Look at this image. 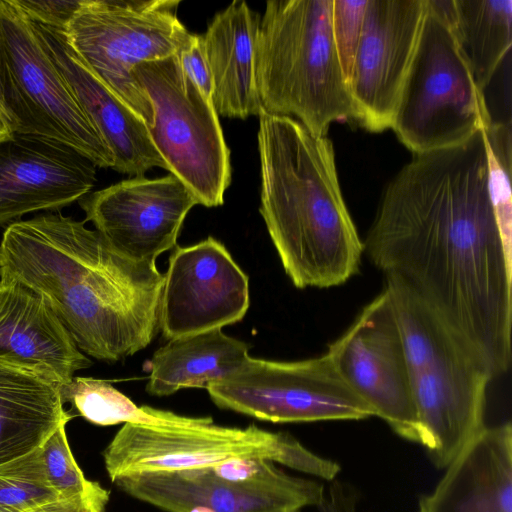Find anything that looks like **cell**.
<instances>
[{
	"label": "cell",
	"mask_w": 512,
	"mask_h": 512,
	"mask_svg": "<svg viewBox=\"0 0 512 512\" xmlns=\"http://www.w3.org/2000/svg\"><path fill=\"white\" fill-rule=\"evenodd\" d=\"M426 7L427 0H367L350 93L353 121L370 132L392 126Z\"/></svg>",
	"instance_id": "cell-15"
},
{
	"label": "cell",
	"mask_w": 512,
	"mask_h": 512,
	"mask_svg": "<svg viewBox=\"0 0 512 512\" xmlns=\"http://www.w3.org/2000/svg\"><path fill=\"white\" fill-rule=\"evenodd\" d=\"M64 404L70 402L89 422L109 426L119 423L153 427H192L209 424L211 417H189L149 406H137L102 379L73 377L60 389Z\"/></svg>",
	"instance_id": "cell-25"
},
{
	"label": "cell",
	"mask_w": 512,
	"mask_h": 512,
	"mask_svg": "<svg viewBox=\"0 0 512 512\" xmlns=\"http://www.w3.org/2000/svg\"><path fill=\"white\" fill-rule=\"evenodd\" d=\"M0 280L42 295L77 347L101 361L134 355L160 330L164 274L123 257L84 221L61 213L7 226Z\"/></svg>",
	"instance_id": "cell-2"
},
{
	"label": "cell",
	"mask_w": 512,
	"mask_h": 512,
	"mask_svg": "<svg viewBox=\"0 0 512 512\" xmlns=\"http://www.w3.org/2000/svg\"><path fill=\"white\" fill-rule=\"evenodd\" d=\"M391 303L408 365L421 444L433 465L446 468L486 426L489 382L479 352L428 304L406 288Z\"/></svg>",
	"instance_id": "cell-4"
},
{
	"label": "cell",
	"mask_w": 512,
	"mask_h": 512,
	"mask_svg": "<svg viewBox=\"0 0 512 512\" xmlns=\"http://www.w3.org/2000/svg\"><path fill=\"white\" fill-rule=\"evenodd\" d=\"M260 17L245 1L217 13L203 37L212 77V104L223 117L246 119L262 111L255 77Z\"/></svg>",
	"instance_id": "cell-21"
},
{
	"label": "cell",
	"mask_w": 512,
	"mask_h": 512,
	"mask_svg": "<svg viewBox=\"0 0 512 512\" xmlns=\"http://www.w3.org/2000/svg\"><path fill=\"white\" fill-rule=\"evenodd\" d=\"M491 121L484 92L460 51L442 0H427L391 129L419 154L463 144Z\"/></svg>",
	"instance_id": "cell-6"
},
{
	"label": "cell",
	"mask_w": 512,
	"mask_h": 512,
	"mask_svg": "<svg viewBox=\"0 0 512 512\" xmlns=\"http://www.w3.org/2000/svg\"><path fill=\"white\" fill-rule=\"evenodd\" d=\"M33 22L64 30L83 0H13Z\"/></svg>",
	"instance_id": "cell-30"
},
{
	"label": "cell",
	"mask_w": 512,
	"mask_h": 512,
	"mask_svg": "<svg viewBox=\"0 0 512 512\" xmlns=\"http://www.w3.org/2000/svg\"><path fill=\"white\" fill-rule=\"evenodd\" d=\"M232 466L230 460L194 470L138 473L114 483L166 512L300 511L324 501L321 483L291 476L273 462L248 478L238 476Z\"/></svg>",
	"instance_id": "cell-12"
},
{
	"label": "cell",
	"mask_w": 512,
	"mask_h": 512,
	"mask_svg": "<svg viewBox=\"0 0 512 512\" xmlns=\"http://www.w3.org/2000/svg\"><path fill=\"white\" fill-rule=\"evenodd\" d=\"M40 448L47 479L59 498L90 494L102 487L87 480L75 461L66 436V424L53 431Z\"/></svg>",
	"instance_id": "cell-28"
},
{
	"label": "cell",
	"mask_w": 512,
	"mask_h": 512,
	"mask_svg": "<svg viewBox=\"0 0 512 512\" xmlns=\"http://www.w3.org/2000/svg\"><path fill=\"white\" fill-rule=\"evenodd\" d=\"M57 498L40 447L0 464V512H27Z\"/></svg>",
	"instance_id": "cell-27"
},
{
	"label": "cell",
	"mask_w": 512,
	"mask_h": 512,
	"mask_svg": "<svg viewBox=\"0 0 512 512\" xmlns=\"http://www.w3.org/2000/svg\"><path fill=\"white\" fill-rule=\"evenodd\" d=\"M105 241L130 260L156 265L157 257L176 247L188 212L198 204L173 174L122 180L79 200Z\"/></svg>",
	"instance_id": "cell-16"
},
{
	"label": "cell",
	"mask_w": 512,
	"mask_h": 512,
	"mask_svg": "<svg viewBox=\"0 0 512 512\" xmlns=\"http://www.w3.org/2000/svg\"><path fill=\"white\" fill-rule=\"evenodd\" d=\"M346 384L402 438L419 443L408 365L389 294L384 288L329 345Z\"/></svg>",
	"instance_id": "cell-13"
},
{
	"label": "cell",
	"mask_w": 512,
	"mask_h": 512,
	"mask_svg": "<svg viewBox=\"0 0 512 512\" xmlns=\"http://www.w3.org/2000/svg\"><path fill=\"white\" fill-rule=\"evenodd\" d=\"M0 361L34 372L60 389L92 364L42 295L2 280Z\"/></svg>",
	"instance_id": "cell-19"
},
{
	"label": "cell",
	"mask_w": 512,
	"mask_h": 512,
	"mask_svg": "<svg viewBox=\"0 0 512 512\" xmlns=\"http://www.w3.org/2000/svg\"><path fill=\"white\" fill-rule=\"evenodd\" d=\"M249 345L221 328L169 340L149 361L146 391L169 396L187 388H204L235 372L249 357Z\"/></svg>",
	"instance_id": "cell-23"
},
{
	"label": "cell",
	"mask_w": 512,
	"mask_h": 512,
	"mask_svg": "<svg viewBox=\"0 0 512 512\" xmlns=\"http://www.w3.org/2000/svg\"><path fill=\"white\" fill-rule=\"evenodd\" d=\"M103 458L112 482L132 474L201 469L241 458H264L323 480H333L340 472L338 463L313 453L289 433L256 425L169 428L126 423Z\"/></svg>",
	"instance_id": "cell-7"
},
{
	"label": "cell",
	"mask_w": 512,
	"mask_h": 512,
	"mask_svg": "<svg viewBox=\"0 0 512 512\" xmlns=\"http://www.w3.org/2000/svg\"><path fill=\"white\" fill-rule=\"evenodd\" d=\"M268 512H300L298 510H293V511H268Z\"/></svg>",
	"instance_id": "cell-34"
},
{
	"label": "cell",
	"mask_w": 512,
	"mask_h": 512,
	"mask_svg": "<svg viewBox=\"0 0 512 512\" xmlns=\"http://www.w3.org/2000/svg\"><path fill=\"white\" fill-rule=\"evenodd\" d=\"M132 74L151 103L148 132L168 171L198 204L222 205L231 183L230 150L212 101L185 74L177 54L142 62Z\"/></svg>",
	"instance_id": "cell-10"
},
{
	"label": "cell",
	"mask_w": 512,
	"mask_h": 512,
	"mask_svg": "<svg viewBox=\"0 0 512 512\" xmlns=\"http://www.w3.org/2000/svg\"><path fill=\"white\" fill-rule=\"evenodd\" d=\"M177 57L185 74L211 100L212 77L202 35L192 34Z\"/></svg>",
	"instance_id": "cell-31"
},
{
	"label": "cell",
	"mask_w": 512,
	"mask_h": 512,
	"mask_svg": "<svg viewBox=\"0 0 512 512\" xmlns=\"http://www.w3.org/2000/svg\"><path fill=\"white\" fill-rule=\"evenodd\" d=\"M0 80L16 133L68 146L100 168L114 157L56 67L33 22L0 0Z\"/></svg>",
	"instance_id": "cell-8"
},
{
	"label": "cell",
	"mask_w": 512,
	"mask_h": 512,
	"mask_svg": "<svg viewBox=\"0 0 512 512\" xmlns=\"http://www.w3.org/2000/svg\"><path fill=\"white\" fill-rule=\"evenodd\" d=\"M178 0H83L62 31L79 59L147 124L149 98L132 70L176 55L191 33L177 16Z\"/></svg>",
	"instance_id": "cell-9"
},
{
	"label": "cell",
	"mask_w": 512,
	"mask_h": 512,
	"mask_svg": "<svg viewBox=\"0 0 512 512\" xmlns=\"http://www.w3.org/2000/svg\"><path fill=\"white\" fill-rule=\"evenodd\" d=\"M109 491L103 487L93 493L69 498H57L27 512H105Z\"/></svg>",
	"instance_id": "cell-32"
},
{
	"label": "cell",
	"mask_w": 512,
	"mask_h": 512,
	"mask_svg": "<svg viewBox=\"0 0 512 512\" xmlns=\"http://www.w3.org/2000/svg\"><path fill=\"white\" fill-rule=\"evenodd\" d=\"M260 213L295 287L330 288L359 272L364 252L341 193L333 144L297 120L261 111Z\"/></svg>",
	"instance_id": "cell-3"
},
{
	"label": "cell",
	"mask_w": 512,
	"mask_h": 512,
	"mask_svg": "<svg viewBox=\"0 0 512 512\" xmlns=\"http://www.w3.org/2000/svg\"><path fill=\"white\" fill-rule=\"evenodd\" d=\"M249 278L217 239L175 247L164 274L159 329L172 340L241 321Z\"/></svg>",
	"instance_id": "cell-14"
},
{
	"label": "cell",
	"mask_w": 512,
	"mask_h": 512,
	"mask_svg": "<svg viewBox=\"0 0 512 512\" xmlns=\"http://www.w3.org/2000/svg\"><path fill=\"white\" fill-rule=\"evenodd\" d=\"M367 0H333L331 27L338 60L347 86L354 67Z\"/></svg>",
	"instance_id": "cell-29"
},
{
	"label": "cell",
	"mask_w": 512,
	"mask_h": 512,
	"mask_svg": "<svg viewBox=\"0 0 512 512\" xmlns=\"http://www.w3.org/2000/svg\"><path fill=\"white\" fill-rule=\"evenodd\" d=\"M484 358L511 364L512 257L489 192L484 127L458 146L414 154L386 186L363 242Z\"/></svg>",
	"instance_id": "cell-1"
},
{
	"label": "cell",
	"mask_w": 512,
	"mask_h": 512,
	"mask_svg": "<svg viewBox=\"0 0 512 512\" xmlns=\"http://www.w3.org/2000/svg\"><path fill=\"white\" fill-rule=\"evenodd\" d=\"M333 0H269L260 18L255 77L262 110L291 117L312 134L354 117L336 52Z\"/></svg>",
	"instance_id": "cell-5"
},
{
	"label": "cell",
	"mask_w": 512,
	"mask_h": 512,
	"mask_svg": "<svg viewBox=\"0 0 512 512\" xmlns=\"http://www.w3.org/2000/svg\"><path fill=\"white\" fill-rule=\"evenodd\" d=\"M418 512H512V425L485 426L451 461Z\"/></svg>",
	"instance_id": "cell-20"
},
{
	"label": "cell",
	"mask_w": 512,
	"mask_h": 512,
	"mask_svg": "<svg viewBox=\"0 0 512 512\" xmlns=\"http://www.w3.org/2000/svg\"><path fill=\"white\" fill-rule=\"evenodd\" d=\"M72 418L58 385L0 361V464L40 447Z\"/></svg>",
	"instance_id": "cell-22"
},
{
	"label": "cell",
	"mask_w": 512,
	"mask_h": 512,
	"mask_svg": "<svg viewBox=\"0 0 512 512\" xmlns=\"http://www.w3.org/2000/svg\"><path fill=\"white\" fill-rule=\"evenodd\" d=\"M33 24L83 112L110 149L112 169L135 177L154 167L168 170L145 121L79 59L62 30Z\"/></svg>",
	"instance_id": "cell-18"
},
{
	"label": "cell",
	"mask_w": 512,
	"mask_h": 512,
	"mask_svg": "<svg viewBox=\"0 0 512 512\" xmlns=\"http://www.w3.org/2000/svg\"><path fill=\"white\" fill-rule=\"evenodd\" d=\"M484 132L490 197L505 249L512 257L511 121L495 122L492 119Z\"/></svg>",
	"instance_id": "cell-26"
},
{
	"label": "cell",
	"mask_w": 512,
	"mask_h": 512,
	"mask_svg": "<svg viewBox=\"0 0 512 512\" xmlns=\"http://www.w3.org/2000/svg\"><path fill=\"white\" fill-rule=\"evenodd\" d=\"M14 133H16L15 124L6 108L0 80V140L9 138Z\"/></svg>",
	"instance_id": "cell-33"
},
{
	"label": "cell",
	"mask_w": 512,
	"mask_h": 512,
	"mask_svg": "<svg viewBox=\"0 0 512 512\" xmlns=\"http://www.w3.org/2000/svg\"><path fill=\"white\" fill-rule=\"evenodd\" d=\"M96 165L45 138L14 133L0 140V225L36 211H56L90 193Z\"/></svg>",
	"instance_id": "cell-17"
},
{
	"label": "cell",
	"mask_w": 512,
	"mask_h": 512,
	"mask_svg": "<svg viewBox=\"0 0 512 512\" xmlns=\"http://www.w3.org/2000/svg\"><path fill=\"white\" fill-rule=\"evenodd\" d=\"M460 51L484 92L512 44V0H442Z\"/></svg>",
	"instance_id": "cell-24"
},
{
	"label": "cell",
	"mask_w": 512,
	"mask_h": 512,
	"mask_svg": "<svg viewBox=\"0 0 512 512\" xmlns=\"http://www.w3.org/2000/svg\"><path fill=\"white\" fill-rule=\"evenodd\" d=\"M219 408L274 423L362 420L372 409L346 384L332 357L281 362L248 357L206 389Z\"/></svg>",
	"instance_id": "cell-11"
}]
</instances>
